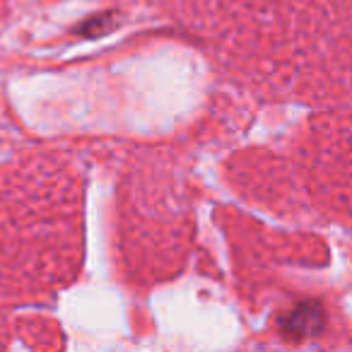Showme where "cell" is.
Masks as SVG:
<instances>
[{
	"mask_svg": "<svg viewBox=\"0 0 352 352\" xmlns=\"http://www.w3.org/2000/svg\"><path fill=\"white\" fill-rule=\"evenodd\" d=\"M321 328H323V311H321V307L314 302L299 304L294 311H289L287 316L280 321L283 336L292 338V340H302V338L316 336Z\"/></svg>",
	"mask_w": 352,
	"mask_h": 352,
	"instance_id": "obj_1",
	"label": "cell"
}]
</instances>
